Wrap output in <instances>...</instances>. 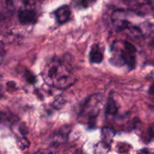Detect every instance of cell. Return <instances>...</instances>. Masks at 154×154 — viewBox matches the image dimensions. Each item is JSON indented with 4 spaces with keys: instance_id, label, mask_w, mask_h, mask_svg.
<instances>
[{
    "instance_id": "6da1fadb",
    "label": "cell",
    "mask_w": 154,
    "mask_h": 154,
    "mask_svg": "<svg viewBox=\"0 0 154 154\" xmlns=\"http://www.w3.org/2000/svg\"><path fill=\"white\" fill-rule=\"evenodd\" d=\"M65 69H66V66H64V63H62L60 60L56 59L51 60V63H48L45 67L44 74L45 82L52 86L57 78L66 74L64 72Z\"/></svg>"
},
{
    "instance_id": "7a4b0ae2",
    "label": "cell",
    "mask_w": 154,
    "mask_h": 154,
    "mask_svg": "<svg viewBox=\"0 0 154 154\" xmlns=\"http://www.w3.org/2000/svg\"><path fill=\"white\" fill-rule=\"evenodd\" d=\"M120 60L130 69H133L136 64V48L128 42H123V48L119 49Z\"/></svg>"
},
{
    "instance_id": "3957f363",
    "label": "cell",
    "mask_w": 154,
    "mask_h": 154,
    "mask_svg": "<svg viewBox=\"0 0 154 154\" xmlns=\"http://www.w3.org/2000/svg\"><path fill=\"white\" fill-rule=\"evenodd\" d=\"M76 81V78L70 73H66L57 78L52 86L58 89H66L71 87Z\"/></svg>"
},
{
    "instance_id": "277c9868",
    "label": "cell",
    "mask_w": 154,
    "mask_h": 154,
    "mask_svg": "<svg viewBox=\"0 0 154 154\" xmlns=\"http://www.w3.org/2000/svg\"><path fill=\"white\" fill-rule=\"evenodd\" d=\"M19 21L22 25H30L35 23L37 20V14L34 10L25 9L19 12Z\"/></svg>"
},
{
    "instance_id": "5b68a950",
    "label": "cell",
    "mask_w": 154,
    "mask_h": 154,
    "mask_svg": "<svg viewBox=\"0 0 154 154\" xmlns=\"http://www.w3.org/2000/svg\"><path fill=\"white\" fill-rule=\"evenodd\" d=\"M71 129H72L71 126H68V125L60 128L53 135V142L55 143V144H62V143L65 142L68 138L69 133H70Z\"/></svg>"
},
{
    "instance_id": "8992f818",
    "label": "cell",
    "mask_w": 154,
    "mask_h": 154,
    "mask_svg": "<svg viewBox=\"0 0 154 154\" xmlns=\"http://www.w3.org/2000/svg\"><path fill=\"white\" fill-rule=\"evenodd\" d=\"M54 15L60 23H64L70 19L71 9L69 6L63 5L54 11Z\"/></svg>"
},
{
    "instance_id": "52a82bcc",
    "label": "cell",
    "mask_w": 154,
    "mask_h": 154,
    "mask_svg": "<svg viewBox=\"0 0 154 154\" xmlns=\"http://www.w3.org/2000/svg\"><path fill=\"white\" fill-rule=\"evenodd\" d=\"M89 58H90V61L92 63L99 64V63H102V60H103V53L101 51L99 45H93L90 51Z\"/></svg>"
},
{
    "instance_id": "ba28073f",
    "label": "cell",
    "mask_w": 154,
    "mask_h": 154,
    "mask_svg": "<svg viewBox=\"0 0 154 154\" xmlns=\"http://www.w3.org/2000/svg\"><path fill=\"white\" fill-rule=\"evenodd\" d=\"M114 132L111 129L108 127H105L102 129V141L105 142L106 144H110L113 141V138H114Z\"/></svg>"
},
{
    "instance_id": "9c48e42d",
    "label": "cell",
    "mask_w": 154,
    "mask_h": 154,
    "mask_svg": "<svg viewBox=\"0 0 154 154\" xmlns=\"http://www.w3.org/2000/svg\"><path fill=\"white\" fill-rule=\"evenodd\" d=\"M117 111H118V108H117V105L114 99L112 98L108 99V100L107 101L106 108H105L106 114L108 115H114L117 114Z\"/></svg>"
},
{
    "instance_id": "30bf717a",
    "label": "cell",
    "mask_w": 154,
    "mask_h": 154,
    "mask_svg": "<svg viewBox=\"0 0 154 154\" xmlns=\"http://www.w3.org/2000/svg\"><path fill=\"white\" fill-rule=\"evenodd\" d=\"M110 150V144L104 141H99L94 145V153L96 154H105Z\"/></svg>"
},
{
    "instance_id": "8fae6325",
    "label": "cell",
    "mask_w": 154,
    "mask_h": 154,
    "mask_svg": "<svg viewBox=\"0 0 154 154\" xmlns=\"http://www.w3.org/2000/svg\"><path fill=\"white\" fill-rule=\"evenodd\" d=\"M147 5V2L146 0H134L131 3V7L133 11L138 13V11H141L142 8Z\"/></svg>"
},
{
    "instance_id": "7c38bea8",
    "label": "cell",
    "mask_w": 154,
    "mask_h": 154,
    "mask_svg": "<svg viewBox=\"0 0 154 154\" xmlns=\"http://www.w3.org/2000/svg\"><path fill=\"white\" fill-rule=\"evenodd\" d=\"M65 102H66V100H65L64 97L63 96H59L54 99V102H53V106L55 109H60L64 105Z\"/></svg>"
},
{
    "instance_id": "4fadbf2b",
    "label": "cell",
    "mask_w": 154,
    "mask_h": 154,
    "mask_svg": "<svg viewBox=\"0 0 154 154\" xmlns=\"http://www.w3.org/2000/svg\"><path fill=\"white\" fill-rule=\"evenodd\" d=\"M17 145L21 150H24V149L29 147L30 143H29V141L26 137H22V138H18Z\"/></svg>"
},
{
    "instance_id": "5bb4252c",
    "label": "cell",
    "mask_w": 154,
    "mask_h": 154,
    "mask_svg": "<svg viewBox=\"0 0 154 154\" xmlns=\"http://www.w3.org/2000/svg\"><path fill=\"white\" fill-rule=\"evenodd\" d=\"M25 76L27 81H28L30 84H35V76L32 75V74L30 73V72L28 71V72H26Z\"/></svg>"
},
{
    "instance_id": "9a60e30c",
    "label": "cell",
    "mask_w": 154,
    "mask_h": 154,
    "mask_svg": "<svg viewBox=\"0 0 154 154\" xmlns=\"http://www.w3.org/2000/svg\"><path fill=\"white\" fill-rule=\"evenodd\" d=\"M19 130H20V132L21 135H26L29 132L28 128H27V126H26L25 123H23V124L20 125Z\"/></svg>"
},
{
    "instance_id": "2e32d148",
    "label": "cell",
    "mask_w": 154,
    "mask_h": 154,
    "mask_svg": "<svg viewBox=\"0 0 154 154\" xmlns=\"http://www.w3.org/2000/svg\"><path fill=\"white\" fill-rule=\"evenodd\" d=\"M53 152L48 149H42V150H38L35 154H52Z\"/></svg>"
},
{
    "instance_id": "e0dca14e",
    "label": "cell",
    "mask_w": 154,
    "mask_h": 154,
    "mask_svg": "<svg viewBox=\"0 0 154 154\" xmlns=\"http://www.w3.org/2000/svg\"><path fill=\"white\" fill-rule=\"evenodd\" d=\"M137 154H152L150 150L147 148H144V149H141V150H138V153Z\"/></svg>"
},
{
    "instance_id": "ac0fdd59",
    "label": "cell",
    "mask_w": 154,
    "mask_h": 154,
    "mask_svg": "<svg viewBox=\"0 0 154 154\" xmlns=\"http://www.w3.org/2000/svg\"><path fill=\"white\" fill-rule=\"evenodd\" d=\"M2 56L0 55V63H1V62H2Z\"/></svg>"
},
{
    "instance_id": "d6986e66",
    "label": "cell",
    "mask_w": 154,
    "mask_h": 154,
    "mask_svg": "<svg viewBox=\"0 0 154 154\" xmlns=\"http://www.w3.org/2000/svg\"><path fill=\"white\" fill-rule=\"evenodd\" d=\"M0 117H1V114H0Z\"/></svg>"
}]
</instances>
